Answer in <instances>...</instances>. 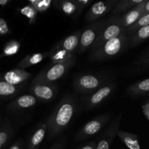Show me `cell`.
<instances>
[{
	"label": "cell",
	"mask_w": 149,
	"mask_h": 149,
	"mask_svg": "<svg viewBox=\"0 0 149 149\" xmlns=\"http://www.w3.org/2000/svg\"><path fill=\"white\" fill-rule=\"evenodd\" d=\"M77 105V98L71 95H66L60 100L46 122L49 141L58 137L68 127L75 116Z\"/></svg>",
	"instance_id": "1"
},
{
	"label": "cell",
	"mask_w": 149,
	"mask_h": 149,
	"mask_svg": "<svg viewBox=\"0 0 149 149\" xmlns=\"http://www.w3.org/2000/svg\"><path fill=\"white\" fill-rule=\"evenodd\" d=\"M128 47V36L126 31L111 40L107 41L95 50L90 52L92 61H107L120 55Z\"/></svg>",
	"instance_id": "2"
},
{
	"label": "cell",
	"mask_w": 149,
	"mask_h": 149,
	"mask_svg": "<svg viewBox=\"0 0 149 149\" xmlns=\"http://www.w3.org/2000/svg\"><path fill=\"white\" fill-rule=\"evenodd\" d=\"M110 81L104 74H81L74 79L73 87L77 93L87 96Z\"/></svg>",
	"instance_id": "3"
},
{
	"label": "cell",
	"mask_w": 149,
	"mask_h": 149,
	"mask_svg": "<svg viewBox=\"0 0 149 149\" xmlns=\"http://www.w3.org/2000/svg\"><path fill=\"white\" fill-rule=\"evenodd\" d=\"M126 31L124 28L121 15H111L105 20L104 24L95 43L90 49V52L95 50L103 43L111 40Z\"/></svg>",
	"instance_id": "4"
},
{
	"label": "cell",
	"mask_w": 149,
	"mask_h": 149,
	"mask_svg": "<svg viewBox=\"0 0 149 149\" xmlns=\"http://www.w3.org/2000/svg\"><path fill=\"white\" fill-rule=\"evenodd\" d=\"M76 63V57L64 63L52 64L50 66L42 70L33 78L31 82L51 84L63 77Z\"/></svg>",
	"instance_id": "5"
},
{
	"label": "cell",
	"mask_w": 149,
	"mask_h": 149,
	"mask_svg": "<svg viewBox=\"0 0 149 149\" xmlns=\"http://www.w3.org/2000/svg\"><path fill=\"white\" fill-rule=\"evenodd\" d=\"M111 117V113H105L93 118L77 132L74 139L77 141H81L96 135L109 123Z\"/></svg>",
	"instance_id": "6"
},
{
	"label": "cell",
	"mask_w": 149,
	"mask_h": 149,
	"mask_svg": "<svg viewBox=\"0 0 149 149\" xmlns=\"http://www.w3.org/2000/svg\"><path fill=\"white\" fill-rule=\"evenodd\" d=\"M104 19H100L96 21L92 22L84 31L81 32L80 36L79 44L77 52L78 53H83L89 48L91 49L97 39L101 29L104 24Z\"/></svg>",
	"instance_id": "7"
},
{
	"label": "cell",
	"mask_w": 149,
	"mask_h": 149,
	"mask_svg": "<svg viewBox=\"0 0 149 149\" xmlns=\"http://www.w3.org/2000/svg\"><path fill=\"white\" fill-rule=\"evenodd\" d=\"M116 84L114 81H109L98 90L83 97V103L86 109H93L100 106L115 91Z\"/></svg>",
	"instance_id": "8"
},
{
	"label": "cell",
	"mask_w": 149,
	"mask_h": 149,
	"mask_svg": "<svg viewBox=\"0 0 149 149\" xmlns=\"http://www.w3.org/2000/svg\"><path fill=\"white\" fill-rule=\"evenodd\" d=\"M29 91L31 95L37 100L45 102L52 101L58 94V87L56 84L51 83L31 82Z\"/></svg>",
	"instance_id": "9"
},
{
	"label": "cell",
	"mask_w": 149,
	"mask_h": 149,
	"mask_svg": "<svg viewBox=\"0 0 149 149\" xmlns=\"http://www.w3.org/2000/svg\"><path fill=\"white\" fill-rule=\"evenodd\" d=\"M122 114L117 115L106 128L103 133L99 136L97 143H96L95 149H109L112 142L116 135L118 130L119 128Z\"/></svg>",
	"instance_id": "10"
},
{
	"label": "cell",
	"mask_w": 149,
	"mask_h": 149,
	"mask_svg": "<svg viewBox=\"0 0 149 149\" xmlns=\"http://www.w3.org/2000/svg\"><path fill=\"white\" fill-rule=\"evenodd\" d=\"M117 1L118 0H106L94 3L86 14V20L92 23L102 19L108 13H111Z\"/></svg>",
	"instance_id": "11"
},
{
	"label": "cell",
	"mask_w": 149,
	"mask_h": 149,
	"mask_svg": "<svg viewBox=\"0 0 149 149\" xmlns=\"http://www.w3.org/2000/svg\"><path fill=\"white\" fill-rule=\"evenodd\" d=\"M32 76L31 73L22 68H14L0 76V81H4L15 86L22 85Z\"/></svg>",
	"instance_id": "12"
},
{
	"label": "cell",
	"mask_w": 149,
	"mask_h": 149,
	"mask_svg": "<svg viewBox=\"0 0 149 149\" xmlns=\"http://www.w3.org/2000/svg\"><path fill=\"white\" fill-rule=\"evenodd\" d=\"M37 102V99L32 95H23L10 102L7 106V109L10 113H17L33 107Z\"/></svg>",
	"instance_id": "13"
},
{
	"label": "cell",
	"mask_w": 149,
	"mask_h": 149,
	"mask_svg": "<svg viewBox=\"0 0 149 149\" xmlns=\"http://www.w3.org/2000/svg\"><path fill=\"white\" fill-rule=\"evenodd\" d=\"M81 34V31L77 30L72 34L57 43L52 48L56 49H64L74 53V52L77 51L78 49Z\"/></svg>",
	"instance_id": "14"
},
{
	"label": "cell",
	"mask_w": 149,
	"mask_h": 149,
	"mask_svg": "<svg viewBox=\"0 0 149 149\" xmlns=\"http://www.w3.org/2000/svg\"><path fill=\"white\" fill-rule=\"evenodd\" d=\"M146 0H143L141 4H138L129 10L127 13H124L121 15L122 23H123L124 28L127 29L130 26H132L134 23H136L140 18L143 16V10L144 4H145Z\"/></svg>",
	"instance_id": "15"
},
{
	"label": "cell",
	"mask_w": 149,
	"mask_h": 149,
	"mask_svg": "<svg viewBox=\"0 0 149 149\" xmlns=\"http://www.w3.org/2000/svg\"><path fill=\"white\" fill-rule=\"evenodd\" d=\"M47 132V125L46 122L39 124L31 135L26 149H37L41 143L45 139Z\"/></svg>",
	"instance_id": "16"
},
{
	"label": "cell",
	"mask_w": 149,
	"mask_h": 149,
	"mask_svg": "<svg viewBox=\"0 0 149 149\" xmlns=\"http://www.w3.org/2000/svg\"><path fill=\"white\" fill-rule=\"evenodd\" d=\"M48 57H49V52H36L31 55H27L17 63V68L25 69L39 63Z\"/></svg>",
	"instance_id": "17"
},
{
	"label": "cell",
	"mask_w": 149,
	"mask_h": 149,
	"mask_svg": "<svg viewBox=\"0 0 149 149\" xmlns=\"http://www.w3.org/2000/svg\"><path fill=\"white\" fill-rule=\"evenodd\" d=\"M149 38V25L143 26L128 35V47H135Z\"/></svg>",
	"instance_id": "18"
},
{
	"label": "cell",
	"mask_w": 149,
	"mask_h": 149,
	"mask_svg": "<svg viewBox=\"0 0 149 149\" xmlns=\"http://www.w3.org/2000/svg\"><path fill=\"white\" fill-rule=\"evenodd\" d=\"M127 93L131 96H143L149 95V78L137 81L127 89Z\"/></svg>",
	"instance_id": "19"
},
{
	"label": "cell",
	"mask_w": 149,
	"mask_h": 149,
	"mask_svg": "<svg viewBox=\"0 0 149 149\" xmlns=\"http://www.w3.org/2000/svg\"><path fill=\"white\" fill-rule=\"evenodd\" d=\"M52 5L64 14L75 17L77 6L75 0H53Z\"/></svg>",
	"instance_id": "20"
},
{
	"label": "cell",
	"mask_w": 149,
	"mask_h": 149,
	"mask_svg": "<svg viewBox=\"0 0 149 149\" xmlns=\"http://www.w3.org/2000/svg\"><path fill=\"white\" fill-rule=\"evenodd\" d=\"M143 0H118L112 10V15H121V14L127 13L138 4H141Z\"/></svg>",
	"instance_id": "21"
},
{
	"label": "cell",
	"mask_w": 149,
	"mask_h": 149,
	"mask_svg": "<svg viewBox=\"0 0 149 149\" xmlns=\"http://www.w3.org/2000/svg\"><path fill=\"white\" fill-rule=\"evenodd\" d=\"M121 141L125 143V145L130 149H141L139 143V138L135 134L130 132H125V131L118 130L116 132Z\"/></svg>",
	"instance_id": "22"
},
{
	"label": "cell",
	"mask_w": 149,
	"mask_h": 149,
	"mask_svg": "<svg viewBox=\"0 0 149 149\" xmlns=\"http://www.w3.org/2000/svg\"><path fill=\"white\" fill-rule=\"evenodd\" d=\"M52 64L60 63H64L71 58H75L74 53L64 49H56L52 48L50 51H49V57Z\"/></svg>",
	"instance_id": "23"
},
{
	"label": "cell",
	"mask_w": 149,
	"mask_h": 149,
	"mask_svg": "<svg viewBox=\"0 0 149 149\" xmlns=\"http://www.w3.org/2000/svg\"><path fill=\"white\" fill-rule=\"evenodd\" d=\"M23 89V86H15L4 81H0V99L10 98L18 94Z\"/></svg>",
	"instance_id": "24"
},
{
	"label": "cell",
	"mask_w": 149,
	"mask_h": 149,
	"mask_svg": "<svg viewBox=\"0 0 149 149\" xmlns=\"http://www.w3.org/2000/svg\"><path fill=\"white\" fill-rule=\"evenodd\" d=\"M13 135V130L8 122H5L0 130V149H2Z\"/></svg>",
	"instance_id": "25"
},
{
	"label": "cell",
	"mask_w": 149,
	"mask_h": 149,
	"mask_svg": "<svg viewBox=\"0 0 149 149\" xmlns=\"http://www.w3.org/2000/svg\"><path fill=\"white\" fill-rule=\"evenodd\" d=\"M53 0H29V3L37 13H45L52 5Z\"/></svg>",
	"instance_id": "26"
},
{
	"label": "cell",
	"mask_w": 149,
	"mask_h": 149,
	"mask_svg": "<svg viewBox=\"0 0 149 149\" xmlns=\"http://www.w3.org/2000/svg\"><path fill=\"white\" fill-rule=\"evenodd\" d=\"M18 13L24 15L29 20L30 24H33L36 21V17H37V11L30 4L24 6L22 8L19 9Z\"/></svg>",
	"instance_id": "27"
},
{
	"label": "cell",
	"mask_w": 149,
	"mask_h": 149,
	"mask_svg": "<svg viewBox=\"0 0 149 149\" xmlns=\"http://www.w3.org/2000/svg\"><path fill=\"white\" fill-rule=\"evenodd\" d=\"M20 48V43L16 40H10L7 42L3 49L2 55L4 56H11L18 52Z\"/></svg>",
	"instance_id": "28"
},
{
	"label": "cell",
	"mask_w": 149,
	"mask_h": 149,
	"mask_svg": "<svg viewBox=\"0 0 149 149\" xmlns=\"http://www.w3.org/2000/svg\"><path fill=\"white\" fill-rule=\"evenodd\" d=\"M149 25V13L146 15H144L143 16L141 17L138 21L135 23H134L132 26H130L129 28L126 29V33L127 34L130 35L131 33H133L134 31H135L136 30H138V29L141 27H143V26H148Z\"/></svg>",
	"instance_id": "29"
},
{
	"label": "cell",
	"mask_w": 149,
	"mask_h": 149,
	"mask_svg": "<svg viewBox=\"0 0 149 149\" xmlns=\"http://www.w3.org/2000/svg\"><path fill=\"white\" fill-rule=\"evenodd\" d=\"M75 2L77 4V9L74 19H77L81 14V13L84 11V9L93 3V0H75Z\"/></svg>",
	"instance_id": "30"
},
{
	"label": "cell",
	"mask_w": 149,
	"mask_h": 149,
	"mask_svg": "<svg viewBox=\"0 0 149 149\" xmlns=\"http://www.w3.org/2000/svg\"><path fill=\"white\" fill-rule=\"evenodd\" d=\"M11 31L7 22L4 18H0V36L10 34Z\"/></svg>",
	"instance_id": "31"
},
{
	"label": "cell",
	"mask_w": 149,
	"mask_h": 149,
	"mask_svg": "<svg viewBox=\"0 0 149 149\" xmlns=\"http://www.w3.org/2000/svg\"><path fill=\"white\" fill-rule=\"evenodd\" d=\"M66 142L67 136L65 135V136L62 137V138H60L59 140H58L49 149H63L65 144H66Z\"/></svg>",
	"instance_id": "32"
},
{
	"label": "cell",
	"mask_w": 149,
	"mask_h": 149,
	"mask_svg": "<svg viewBox=\"0 0 149 149\" xmlns=\"http://www.w3.org/2000/svg\"><path fill=\"white\" fill-rule=\"evenodd\" d=\"M96 148V142L95 141H90L81 146L78 147L76 149H95Z\"/></svg>",
	"instance_id": "33"
},
{
	"label": "cell",
	"mask_w": 149,
	"mask_h": 149,
	"mask_svg": "<svg viewBox=\"0 0 149 149\" xmlns=\"http://www.w3.org/2000/svg\"><path fill=\"white\" fill-rule=\"evenodd\" d=\"M138 65L141 66L149 68V58H142L138 61Z\"/></svg>",
	"instance_id": "34"
},
{
	"label": "cell",
	"mask_w": 149,
	"mask_h": 149,
	"mask_svg": "<svg viewBox=\"0 0 149 149\" xmlns=\"http://www.w3.org/2000/svg\"><path fill=\"white\" fill-rule=\"evenodd\" d=\"M23 142L21 139H19L18 141H15L13 145L10 146L9 149H23Z\"/></svg>",
	"instance_id": "35"
},
{
	"label": "cell",
	"mask_w": 149,
	"mask_h": 149,
	"mask_svg": "<svg viewBox=\"0 0 149 149\" xmlns=\"http://www.w3.org/2000/svg\"><path fill=\"white\" fill-rule=\"evenodd\" d=\"M142 109H143V112L146 117L149 120V101L147 103H146V104L143 105Z\"/></svg>",
	"instance_id": "36"
},
{
	"label": "cell",
	"mask_w": 149,
	"mask_h": 149,
	"mask_svg": "<svg viewBox=\"0 0 149 149\" xmlns=\"http://www.w3.org/2000/svg\"><path fill=\"white\" fill-rule=\"evenodd\" d=\"M148 13H149V0H146L145 4H144L143 10V16Z\"/></svg>",
	"instance_id": "37"
},
{
	"label": "cell",
	"mask_w": 149,
	"mask_h": 149,
	"mask_svg": "<svg viewBox=\"0 0 149 149\" xmlns=\"http://www.w3.org/2000/svg\"><path fill=\"white\" fill-rule=\"evenodd\" d=\"M12 1V0H0V6L1 7H5L7 4H8L9 3H10Z\"/></svg>",
	"instance_id": "38"
},
{
	"label": "cell",
	"mask_w": 149,
	"mask_h": 149,
	"mask_svg": "<svg viewBox=\"0 0 149 149\" xmlns=\"http://www.w3.org/2000/svg\"><path fill=\"white\" fill-rule=\"evenodd\" d=\"M143 58H149V49L143 54Z\"/></svg>",
	"instance_id": "39"
},
{
	"label": "cell",
	"mask_w": 149,
	"mask_h": 149,
	"mask_svg": "<svg viewBox=\"0 0 149 149\" xmlns=\"http://www.w3.org/2000/svg\"><path fill=\"white\" fill-rule=\"evenodd\" d=\"M3 57H4V55H3L2 54H1V55H0V59H1V58H2Z\"/></svg>",
	"instance_id": "40"
}]
</instances>
